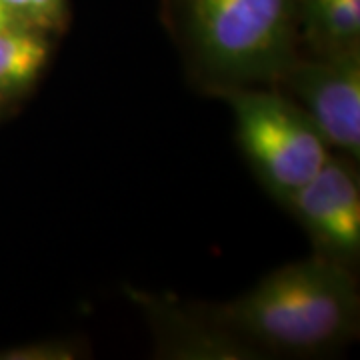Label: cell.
Listing matches in <instances>:
<instances>
[{
  "label": "cell",
  "instance_id": "cell-1",
  "mask_svg": "<svg viewBox=\"0 0 360 360\" xmlns=\"http://www.w3.org/2000/svg\"><path fill=\"white\" fill-rule=\"evenodd\" d=\"M356 312L354 286L326 260H307L272 272L229 307V319L270 347L310 350L336 340Z\"/></svg>",
  "mask_w": 360,
  "mask_h": 360
},
{
  "label": "cell",
  "instance_id": "cell-2",
  "mask_svg": "<svg viewBox=\"0 0 360 360\" xmlns=\"http://www.w3.org/2000/svg\"><path fill=\"white\" fill-rule=\"evenodd\" d=\"M231 101L246 155L270 188L288 200L326 165L328 144L307 110L278 94L240 90Z\"/></svg>",
  "mask_w": 360,
  "mask_h": 360
},
{
  "label": "cell",
  "instance_id": "cell-3",
  "mask_svg": "<svg viewBox=\"0 0 360 360\" xmlns=\"http://www.w3.org/2000/svg\"><path fill=\"white\" fill-rule=\"evenodd\" d=\"M191 26L205 60L229 75H262L288 52L292 0H188Z\"/></svg>",
  "mask_w": 360,
  "mask_h": 360
},
{
  "label": "cell",
  "instance_id": "cell-4",
  "mask_svg": "<svg viewBox=\"0 0 360 360\" xmlns=\"http://www.w3.org/2000/svg\"><path fill=\"white\" fill-rule=\"evenodd\" d=\"M295 89L324 142L360 156V58L356 46H345L330 58L300 66Z\"/></svg>",
  "mask_w": 360,
  "mask_h": 360
},
{
  "label": "cell",
  "instance_id": "cell-5",
  "mask_svg": "<svg viewBox=\"0 0 360 360\" xmlns=\"http://www.w3.org/2000/svg\"><path fill=\"white\" fill-rule=\"evenodd\" d=\"M302 224L338 255H354L360 246V188L356 176L333 158L290 198Z\"/></svg>",
  "mask_w": 360,
  "mask_h": 360
},
{
  "label": "cell",
  "instance_id": "cell-6",
  "mask_svg": "<svg viewBox=\"0 0 360 360\" xmlns=\"http://www.w3.org/2000/svg\"><path fill=\"white\" fill-rule=\"evenodd\" d=\"M49 58V42L22 25L0 30V92L32 84Z\"/></svg>",
  "mask_w": 360,
  "mask_h": 360
},
{
  "label": "cell",
  "instance_id": "cell-7",
  "mask_svg": "<svg viewBox=\"0 0 360 360\" xmlns=\"http://www.w3.org/2000/svg\"><path fill=\"white\" fill-rule=\"evenodd\" d=\"M310 20L322 39L352 46L360 34V0H310Z\"/></svg>",
  "mask_w": 360,
  "mask_h": 360
},
{
  "label": "cell",
  "instance_id": "cell-8",
  "mask_svg": "<svg viewBox=\"0 0 360 360\" xmlns=\"http://www.w3.org/2000/svg\"><path fill=\"white\" fill-rule=\"evenodd\" d=\"M20 22L52 25L63 11V0H2Z\"/></svg>",
  "mask_w": 360,
  "mask_h": 360
},
{
  "label": "cell",
  "instance_id": "cell-9",
  "mask_svg": "<svg viewBox=\"0 0 360 360\" xmlns=\"http://www.w3.org/2000/svg\"><path fill=\"white\" fill-rule=\"evenodd\" d=\"M16 25H22L18 18H16V14L0 0V30H6V28H11V26Z\"/></svg>",
  "mask_w": 360,
  "mask_h": 360
}]
</instances>
